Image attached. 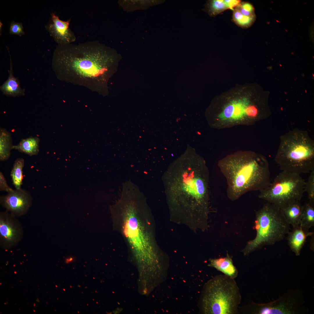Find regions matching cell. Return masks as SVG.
Returning a JSON list of instances; mask_svg holds the SVG:
<instances>
[{
  "label": "cell",
  "instance_id": "1",
  "mask_svg": "<svg viewBox=\"0 0 314 314\" xmlns=\"http://www.w3.org/2000/svg\"><path fill=\"white\" fill-rule=\"evenodd\" d=\"M112 210L117 229L126 243L139 254H151L157 246L154 222L138 187L130 180L123 183Z\"/></svg>",
  "mask_w": 314,
  "mask_h": 314
},
{
  "label": "cell",
  "instance_id": "2",
  "mask_svg": "<svg viewBox=\"0 0 314 314\" xmlns=\"http://www.w3.org/2000/svg\"><path fill=\"white\" fill-rule=\"evenodd\" d=\"M218 165L226 181L227 196L233 201L248 192L260 191L271 183L267 159L252 151L230 154L220 160Z\"/></svg>",
  "mask_w": 314,
  "mask_h": 314
},
{
  "label": "cell",
  "instance_id": "3",
  "mask_svg": "<svg viewBox=\"0 0 314 314\" xmlns=\"http://www.w3.org/2000/svg\"><path fill=\"white\" fill-rule=\"evenodd\" d=\"M275 161L283 171L299 174L314 170V141L308 132L298 128L280 137Z\"/></svg>",
  "mask_w": 314,
  "mask_h": 314
},
{
  "label": "cell",
  "instance_id": "4",
  "mask_svg": "<svg viewBox=\"0 0 314 314\" xmlns=\"http://www.w3.org/2000/svg\"><path fill=\"white\" fill-rule=\"evenodd\" d=\"M241 300L240 289L234 279L220 274L204 285L199 306L203 314H236Z\"/></svg>",
  "mask_w": 314,
  "mask_h": 314
},
{
  "label": "cell",
  "instance_id": "5",
  "mask_svg": "<svg viewBox=\"0 0 314 314\" xmlns=\"http://www.w3.org/2000/svg\"><path fill=\"white\" fill-rule=\"evenodd\" d=\"M290 225L281 209L267 202L256 212V236L247 243L242 253L248 256L264 246L273 245L282 240L289 231Z\"/></svg>",
  "mask_w": 314,
  "mask_h": 314
},
{
  "label": "cell",
  "instance_id": "6",
  "mask_svg": "<svg viewBox=\"0 0 314 314\" xmlns=\"http://www.w3.org/2000/svg\"><path fill=\"white\" fill-rule=\"evenodd\" d=\"M305 181L300 174L282 171L266 188L260 191L259 198L279 208L295 201H300Z\"/></svg>",
  "mask_w": 314,
  "mask_h": 314
},
{
  "label": "cell",
  "instance_id": "7",
  "mask_svg": "<svg viewBox=\"0 0 314 314\" xmlns=\"http://www.w3.org/2000/svg\"><path fill=\"white\" fill-rule=\"evenodd\" d=\"M304 295L299 289L289 290L275 301L266 303L254 302L243 306L242 312L254 314H300L308 313Z\"/></svg>",
  "mask_w": 314,
  "mask_h": 314
},
{
  "label": "cell",
  "instance_id": "8",
  "mask_svg": "<svg viewBox=\"0 0 314 314\" xmlns=\"http://www.w3.org/2000/svg\"><path fill=\"white\" fill-rule=\"evenodd\" d=\"M246 98L233 100L224 106L217 115L215 125L219 129L239 125H252L247 109L251 105Z\"/></svg>",
  "mask_w": 314,
  "mask_h": 314
},
{
  "label": "cell",
  "instance_id": "9",
  "mask_svg": "<svg viewBox=\"0 0 314 314\" xmlns=\"http://www.w3.org/2000/svg\"><path fill=\"white\" fill-rule=\"evenodd\" d=\"M22 227L17 217L7 211L0 213V245L6 250L17 245L22 238Z\"/></svg>",
  "mask_w": 314,
  "mask_h": 314
},
{
  "label": "cell",
  "instance_id": "10",
  "mask_svg": "<svg viewBox=\"0 0 314 314\" xmlns=\"http://www.w3.org/2000/svg\"><path fill=\"white\" fill-rule=\"evenodd\" d=\"M33 199L27 191L15 189L0 197V204L6 211L17 217L25 215L32 206Z\"/></svg>",
  "mask_w": 314,
  "mask_h": 314
},
{
  "label": "cell",
  "instance_id": "11",
  "mask_svg": "<svg viewBox=\"0 0 314 314\" xmlns=\"http://www.w3.org/2000/svg\"><path fill=\"white\" fill-rule=\"evenodd\" d=\"M70 21H62L55 13H51L45 28L58 45L69 44L76 41L75 34L69 28Z\"/></svg>",
  "mask_w": 314,
  "mask_h": 314
},
{
  "label": "cell",
  "instance_id": "12",
  "mask_svg": "<svg viewBox=\"0 0 314 314\" xmlns=\"http://www.w3.org/2000/svg\"><path fill=\"white\" fill-rule=\"evenodd\" d=\"M313 234V232L305 231L300 225L293 227L292 231L289 232L287 237L288 244L296 256L300 255L307 237Z\"/></svg>",
  "mask_w": 314,
  "mask_h": 314
},
{
  "label": "cell",
  "instance_id": "13",
  "mask_svg": "<svg viewBox=\"0 0 314 314\" xmlns=\"http://www.w3.org/2000/svg\"><path fill=\"white\" fill-rule=\"evenodd\" d=\"M302 208L300 201H295L280 208L288 222L294 227L300 225Z\"/></svg>",
  "mask_w": 314,
  "mask_h": 314
},
{
  "label": "cell",
  "instance_id": "14",
  "mask_svg": "<svg viewBox=\"0 0 314 314\" xmlns=\"http://www.w3.org/2000/svg\"><path fill=\"white\" fill-rule=\"evenodd\" d=\"M208 265L221 272L224 275L235 279L238 275V271L234 265L231 258L226 256L217 258L210 259Z\"/></svg>",
  "mask_w": 314,
  "mask_h": 314
},
{
  "label": "cell",
  "instance_id": "15",
  "mask_svg": "<svg viewBox=\"0 0 314 314\" xmlns=\"http://www.w3.org/2000/svg\"><path fill=\"white\" fill-rule=\"evenodd\" d=\"M10 68L8 70V79L0 87V90L4 94L7 96H19L24 94V90L21 88L19 81L13 76L11 61Z\"/></svg>",
  "mask_w": 314,
  "mask_h": 314
},
{
  "label": "cell",
  "instance_id": "16",
  "mask_svg": "<svg viewBox=\"0 0 314 314\" xmlns=\"http://www.w3.org/2000/svg\"><path fill=\"white\" fill-rule=\"evenodd\" d=\"M39 142L38 138L29 137L22 139L17 145L13 146V149L30 156L37 155L39 152Z\"/></svg>",
  "mask_w": 314,
  "mask_h": 314
},
{
  "label": "cell",
  "instance_id": "17",
  "mask_svg": "<svg viewBox=\"0 0 314 314\" xmlns=\"http://www.w3.org/2000/svg\"><path fill=\"white\" fill-rule=\"evenodd\" d=\"M13 145L10 133L6 129L1 128L0 130V160L4 161L10 157L11 151Z\"/></svg>",
  "mask_w": 314,
  "mask_h": 314
},
{
  "label": "cell",
  "instance_id": "18",
  "mask_svg": "<svg viewBox=\"0 0 314 314\" xmlns=\"http://www.w3.org/2000/svg\"><path fill=\"white\" fill-rule=\"evenodd\" d=\"M314 204L310 202L303 205L300 225L305 231L314 226Z\"/></svg>",
  "mask_w": 314,
  "mask_h": 314
},
{
  "label": "cell",
  "instance_id": "19",
  "mask_svg": "<svg viewBox=\"0 0 314 314\" xmlns=\"http://www.w3.org/2000/svg\"><path fill=\"white\" fill-rule=\"evenodd\" d=\"M24 160L22 158L16 159L10 172V176L13 184L15 189L21 188L23 179V169L24 166Z\"/></svg>",
  "mask_w": 314,
  "mask_h": 314
},
{
  "label": "cell",
  "instance_id": "20",
  "mask_svg": "<svg viewBox=\"0 0 314 314\" xmlns=\"http://www.w3.org/2000/svg\"><path fill=\"white\" fill-rule=\"evenodd\" d=\"M206 8L211 16L215 15L229 9L224 1L222 0L209 1L206 4Z\"/></svg>",
  "mask_w": 314,
  "mask_h": 314
},
{
  "label": "cell",
  "instance_id": "21",
  "mask_svg": "<svg viewBox=\"0 0 314 314\" xmlns=\"http://www.w3.org/2000/svg\"><path fill=\"white\" fill-rule=\"evenodd\" d=\"M233 10V20L240 26L248 27L252 24L255 20V16L248 17L244 15L236 8Z\"/></svg>",
  "mask_w": 314,
  "mask_h": 314
},
{
  "label": "cell",
  "instance_id": "22",
  "mask_svg": "<svg viewBox=\"0 0 314 314\" xmlns=\"http://www.w3.org/2000/svg\"><path fill=\"white\" fill-rule=\"evenodd\" d=\"M304 185V191L308 194L309 202L314 204V170L311 171Z\"/></svg>",
  "mask_w": 314,
  "mask_h": 314
},
{
  "label": "cell",
  "instance_id": "23",
  "mask_svg": "<svg viewBox=\"0 0 314 314\" xmlns=\"http://www.w3.org/2000/svg\"><path fill=\"white\" fill-rule=\"evenodd\" d=\"M9 33L10 35H16L20 36L24 35L25 33L22 23L14 21H11L10 24Z\"/></svg>",
  "mask_w": 314,
  "mask_h": 314
},
{
  "label": "cell",
  "instance_id": "24",
  "mask_svg": "<svg viewBox=\"0 0 314 314\" xmlns=\"http://www.w3.org/2000/svg\"><path fill=\"white\" fill-rule=\"evenodd\" d=\"M13 189L8 185L6 180L2 173L0 172V191L8 192Z\"/></svg>",
  "mask_w": 314,
  "mask_h": 314
},
{
  "label": "cell",
  "instance_id": "25",
  "mask_svg": "<svg viewBox=\"0 0 314 314\" xmlns=\"http://www.w3.org/2000/svg\"><path fill=\"white\" fill-rule=\"evenodd\" d=\"M238 6L245 11H249L252 13L254 14V8L252 5L249 3L243 2L240 3Z\"/></svg>",
  "mask_w": 314,
  "mask_h": 314
},
{
  "label": "cell",
  "instance_id": "26",
  "mask_svg": "<svg viewBox=\"0 0 314 314\" xmlns=\"http://www.w3.org/2000/svg\"><path fill=\"white\" fill-rule=\"evenodd\" d=\"M229 9L233 10V8L237 6L240 3V1L238 0H224Z\"/></svg>",
  "mask_w": 314,
  "mask_h": 314
},
{
  "label": "cell",
  "instance_id": "27",
  "mask_svg": "<svg viewBox=\"0 0 314 314\" xmlns=\"http://www.w3.org/2000/svg\"><path fill=\"white\" fill-rule=\"evenodd\" d=\"M2 25H3V24H2V23L1 22V21H0V35H1V33H2Z\"/></svg>",
  "mask_w": 314,
  "mask_h": 314
}]
</instances>
